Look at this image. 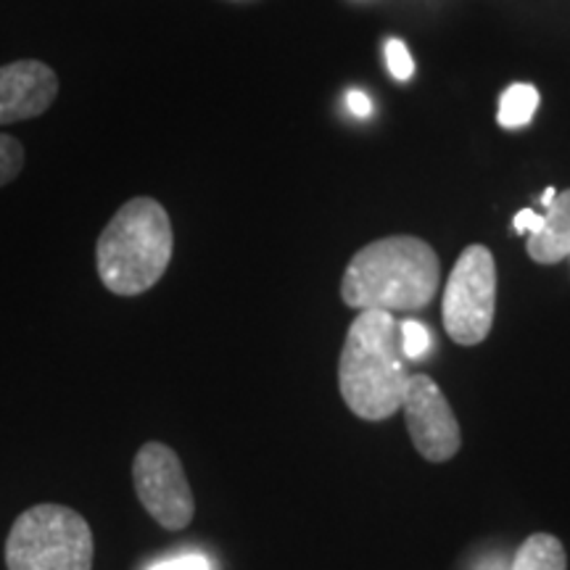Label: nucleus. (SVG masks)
Instances as JSON below:
<instances>
[{
	"mask_svg": "<svg viewBox=\"0 0 570 570\" xmlns=\"http://www.w3.org/2000/svg\"><path fill=\"white\" fill-rule=\"evenodd\" d=\"M439 281V254L425 240L391 235L352 256L341 281V298L360 312H420L433 302Z\"/></svg>",
	"mask_w": 570,
	"mask_h": 570,
	"instance_id": "f257e3e1",
	"label": "nucleus"
},
{
	"mask_svg": "<svg viewBox=\"0 0 570 570\" xmlns=\"http://www.w3.org/2000/svg\"><path fill=\"white\" fill-rule=\"evenodd\" d=\"M402 336L391 312L362 309L348 327L338 360V391L356 417L386 420L407 391Z\"/></svg>",
	"mask_w": 570,
	"mask_h": 570,
	"instance_id": "f03ea898",
	"label": "nucleus"
},
{
	"mask_svg": "<svg viewBox=\"0 0 570 570\" xmlns=\"http://www.w3.org/2000/svg\"><path fill=\"white\" fill-rule=\"evenodd\" d=\"M173 248L175 235L167 209L148 196L132 198L114 214L98 238V277L111 294L140 296L167 273Z\"/></svg>",
	"mask_w": 570,
	"mask_h": 570,
	"instance_id": "7ed1b4c3",
	"label": "nucleus"
},
{
	"mask_svg": "<svg viewBox=\"0 0 570 570\" xmlns=\"http://www.w3.org/2000/svg\"><path fill=\"white\" fill-rule=\"evenodd\" d=\"M9 570H92V531L63 504H35L13 520L6 539Z\"/></svg>",
	"mask_w": 570,
	"mask_h": 570,
	"instance_id": "20e7f679",
	"label": "nucleus"
},
{
	"mask_svg": "<svg viewBox=\"0 0 570 570\" xmlns=\"http://www.w3.org/2000/svg\"><path fill=\"white\" fill-rule=\"evenodd\" d=\"M497 312V262L487 246H468L449 275L444 327L460 346H475L491 333Z\"/></svg>",
	"mask_w": 570,
	"mask_h": 570,
	"instance_id": "39448f33",
	"label": "nucleus"
},
{
	"mask_svg": "<svg viewBox=\"0 0 570 570\" xmlns=\"http://www.w3.org/2000/svg\"><path fill=\"white\" fill-rule=\"evenodd\" d=\"M132 481L140 504L161 529L180 531L194 520L196 502L183 462L169 446L148 441L132 462Z\"/></svg>",
	"mask_w": 570,
	"mask_h": 570,
	"instance_id": "423d86ee",
	"label": "nucleus"
},
{
	"mask_svg": "<svg viewBox=\"0 0 570 570\" xmlns=\"http://www.w3.org/2000/svg\"><path fill=\"white\" fill-rule=\"evenodd\" d=\"M412 444L428 462H446L460 452V423L449 407L444 391L428 375H410L402 399Z\"/></svg>",
	"mask_w": 570,
	"mask_h": 570,
	"instance_id": "0eeeda50",
	"label": "nucleus"
},
{
	"mask_svg": "<svg viewBox=\"0 0 570 570\" xmlns=\"http://www.w3.org/2000/svg\"><path fill=\"white\" fill-rule=\"evenodd\" d=\"M59 96V75L38 59L0 67V125L42 117Z\"/></svg>",
	"mask_w": 570,
	"mask_h": 570,
	"instance_id": "6e6552de",
	"label": "nucleus"
},
{
	"mask_svg": "<svg viewBox=\"0 0 570 570\" xmlns=\"http://www.w3.org/2000/svg\"><path fill=\"white\" fill-rule=\"evenodd\" d=\"M570 254V190L547 206L544 225L529 235V256L539 265H558Z\"/></svg>",
	"mask_w": 570,
	"mask_h": 570,
	"instance_id": "1a4fd4ad",
	"label": "nucleus"
},
{
	"mask_svg": "<svg viewBox=\"0 0 570 570\" xmlns=\"http://www.w3.org/2000/svg\"><path fill=\"white\" fill-rule=\"evenodd\" d=\"M568 558L562 541L550 533H533L523 541L510 570H566Z\"/></svg>",
	"mask_w": 570,
	"mask_h": 570,
	"instance_id": "9d476101",
	"label": "nucleus"
},
{
	"mask_svg": "<svg viewBox=\"0 0 570 570\" xmlns=\"http://www.w3.org/2000/svg\"><path fill=\"white\" fill-rule=\"evenodd\" d=\"M537 109H539V90L533 88V85L515 82L502 92V98H499L497 119L504 130H518V127H525L531 122Z\"/></svg>",
	"mask_w": 570,
	"mask_h": 570,
	"instance_id": "9b49d317",
	"label": "nucleus"
},
{
	"mask_svg": "<svg viewBox=\"0 0 570 570\" xmlns=\"http://www.w3.org/2000/svg\"><path fill=\"white\" fill-rule=\"evenodd\" d=\"M24 169V146L13 135L0 132V188L17 180Z\"/></svg>",
	"mask_w": 570,
	"mask_h": 570,
	"instance_id": "f8f14e48",
	"label": "nucleus"
},
{
	"mask_svg": "<svg viewBox=\"0 0 570 570\" xmlns=\"http://www.w3.org/2000/svg\"><path fill=\"white\" fill-rule=\"evenodd\" d=\"M399 336H402V354L407 360H420L431 348V331L425 325H420L417 320L399 323Z\"/></svg>",
	"mask_w": 570,
	"mask_h": 570,
	"instance_id": "ddd939ff",
	"label": "nucleus"
},
{
	"mask_svg": "<svg viewBox=\"0 0 570 570\" xmlns=\"http://www.w3.org/2000/svg\"><path fill=\"white\" fill-rule=\"evenodd\" d=\"M386 63H389L391 77L399 82H407L410 77L415 75V61H412L410 48L396 38H391L386 42Z\"/></svg>",
	"mask_w": 570,
	"mask_h": 570,
	"instance_id": "4468645a",
	"label": "nucleus"
},
{
	"mask_svg": "<svg viewBox=\"0 0 570 570\" xmlns=\"http://www.w3.org/2000/svg\"><path fill=\"white\" fill-rule=\"evenodd\" d=\"M148 570H212V562L206 560L204 554H180V558L156 562V566Z\"/></svg>",
	"mask_w": 570,
	"mask_h": 570,
	"instance_id": "2eb2a0df",
	"label": "nucleus"
},
{
	"mask_svg": "<svg viewBox=\"0 0 570 570\" xmlns=\"http://www.w3.org/2000/svg\"><path fill=\"white\" fill-rule=\"evenodd\" d=\"M346 106H348V111H352L354 117H360V119H365V117H370V114H373V101H370L367 92H362V90H348L346 92Z\"/></svg>",
	"mask_w": 570,
	"mask_h": 570,
	"instance_id": "dca6fc26",
	"label": "nucleus"
},
{
	"mask_svg": "<svg viewBox=\"0 0 570 570\" xmlns=\"http://www.w3.org/2000/svg\"><path fill=\"white\" fill-rule=\"evenodd\" d=\"M541 225H544V217H541V214H537L533 209L518 212V217H515V230L518 233L533 235V233L541 230Z\"/></svg>",
	"mask_w": 570,
	"mask_h": 570,
	"instance_id": "f3484780",
	"label": "nucleus"
},
{
	"mask_svg": "<svg viewBox=\"0 0 570 570\" xmlns=\"http://www.w3.org/2000/svg\"><path fill=\"white\" fill-rule=\"evenodd\" d=\"M554 196H558V190L554 188H547L544 196H541V202H544V206H550L554 202Z\"/></svg>",
	"mask_w": 570,
	"mask_h": 570,
	"instance_id": "a211bd4d",
	"label": "nucleus"
}]
</instances>
